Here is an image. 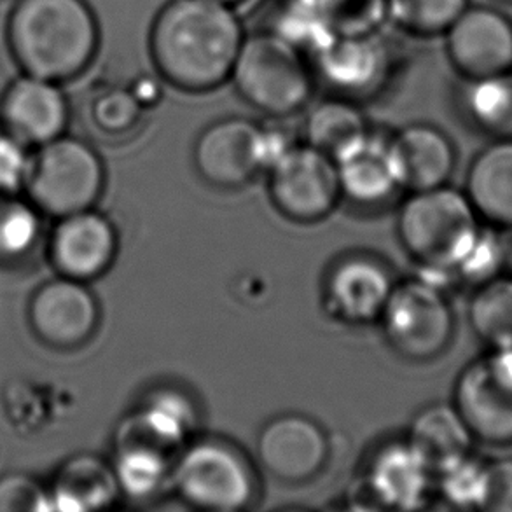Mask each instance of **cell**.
Wrapping results in <instances>:
<instances>
[{
  "label": "cell",
  "mask_w": 512,
  "mask_h": 512,
  "mask_svg": "<svg viewBox=\"0 0 512 512\" xmlns=\"http://www.w3.org/2000/svg\"><path fill=\"white\" fill-rule=\"evenodd\" d=\"M233 6L215 0H170L149 32V55L163 83L207 93L228 83L245 41Z\"/></svg>",
  "instance_id": "6da1fadb"
},
{
  "label": "cell",
  "mask_w": 512,
  "mask_h": 512,
  "mask_svg": "<svg viewBox=\"0 0 512 512\" xmlns=\"http://www.w3.org/2000/svg\"><path fill=\"white\" fill-rule=\"evenodd\" d=\"M100 32L84 0H20L9 20V46L27 76L53 83L88 69Z\"/></svg>",
  "instance_id": "7a4b0ae2"
},
{
  "label": "cell",
  "mask_w": 512,
  "mask_h": 512,
  "mask_svg": "<svg viewBox=\"0 0 512 512\" xmlns=\"http://www.w3.org/2000/svg\"><path fill=\"white\" fill-rule=\"evenodd\" d=\"M315 70L305 55L273 32L247 35L229 81L236 93L271 118H289L313 95Z\"/></svg>",
  "instance_id": "3957f363"
},
{
  "label": "cell",
  "mask_w": 512,
  "mask_h": 512,
  "mask_svg": "<svg viewBox=\"0 0 512 512\" xmlns=\"http://www.w3.org/2000/svg\"><path fill=\"white\" fill-rule=\"evenodd\" d=\"M399 236L422 268L451 271L478 240V212L467 194L450 187L416 191L401 208Z\"/></svg>",
  "instance_id": "277c9868"
},
{
  "label": "cell",
  "mask_w": 512,
  "mask_h": 512,
  "mask_svg": "<svg viewBox=\"0 0 512 512\" xmlns=\"http://www.w3.org/2000/svg\"><path fill=\"white\" fill-rule=\"evenodd\" d=\"M25 186L37 210L62 219L90 210L104 187V167L88 144L58 137L30 160Z\"/></svg>",
  "instance_id": "5b68a950"
},
{
  "label": "cell",
  "mask_w": 512,
  "mask_h": 512,
  "mask_svg": "<svg viewBox=\"0 0 512 512\" xmlns=\"http://www.w3.org/2000/svg\"><path fill=\"white\" fill-rule=\"evenodd\" d=\"M381 319L390 345L406 359H434L453 336V313L443 291L420 278L392 287Z\"/></svg>",
  "instance_id": "8992f818"
},
{
  "label": "cell",
  "mask_w": 512,
  "mask_h": 512,
  "mask_svg": "<svg viewBox=\"0 0 512 512\" xmlns=\"http://www.w3.org/2000/svg\"><path fill=\"white\" fill-rule=\"evenodd\" d=\"M173 485L180 499L207 511H240L254 495L249 465L235 450L215 441L194 444L177 460Z\"/></svg>",
  "instance_id": "52a82bcc"
},
{
  "label": "cell",
  "mask_w": 512,
  "mask_h": 512,
  "mask_svg": "<svg viewBox=\"0 0 512 512\" xmlns=\"http://www.w3.org/2000/svg\"><path fill=\"white\" fill-rule=\"evenodd\" d=\"M455 408L472 436L512 444V348H493L465 367L455 387Z\"/></svg>",
  "instance_id": "ba28073f"
},
{
  "label": "cell",
  "mask_w": 512,
  "mask_h": 512,
  "mask_svg": "<svg viewBox=\"0 0 512 512\" xmlns=\"http://www.w3.org/2000/svg\"><path fill=\"white\" fill-rule=\"evenodd\" d=\"M270 172L271 200L292 221H320L338 203L341 184L336 163L315 147H292Z\"/></svg>",
  "instance_id": "9c48e42d"
},
{
  "label": "cell",
  "mask_w": 512,
  "mask_h": 512,
  "mask_svg": "<svg viewBox=\"0 0 512 512\" xmlns=\"http://www.w3.org/2000/svg\"><path fill=\"white\" fill-rule=\"evenodd\" d=\"M446 35V53L465 79L512 70V21L492 7H467Z\"/></svg>",
  "instance_id": "30bf717a"
},
{
  "label": "cell",
  "mask_w": 512,
  "mask_h": 512,
  "mask_svg": "<svg viewBox=\"0 0 512 512\" xmlns=\"http://www.w3.org/2000/svg\"><path fill=\"white\" fill-rule=\"evenodd\" d=\"M28 320L39 340L74 348L90 338L98 322L97 301L83 282L60 277L41 285L28 306Z\"/></svg>",
  "instance_id": "8fae6325"
},
{
  "label": "cell",
  "mask_w": 512,
  "mask_h": 512,
  "mask_svg": "<svg viewBox=\"0 0 512 512\" xmlns=\"http://www.w3.org/2000/svg\"><path fill=\"white\" fill-rule=\"evenodd\" d=\"M315 76L340 97H369L383 88L394 69L392 49L380 32L364 37H336L312 62Z\"/></svg>",
  "instance_id": "7c38bea8"
},
{
  "label": "cell",
  "mask_w": 512,
  "mask_h": 512,
  "mask_svg": "<svg viewBox=\"0 0 512 512\" xmlns=\"http://www.w3.org/2000/svg\"><path fill=\"white\" fill-rule=\"evenodd\" d=\"M116 231L104 215L83 210L60 219L51 236V263L62 277L86 282L100 277L116 254Z\"/></svg>",
  "instance_id": "4fadbf2b"
},
{
  "label": "cell",
  "mask_w": 512,
  "mask_h": 512,
  "mask_svg": "<svg viewBox=\"0 0 512 512\" xmlns=\"http://www.w3.org/2000/svg\"><path fill=\"white\" fill-rule=\"evenodd\" d=\"M257 453L264 469L275 478L301 483L322 469L327 439L319 425L305 416H278L261 432Z\"/></svg>",
  "instance_id": "5bb4252c"
},
{
  "label": "cell",
  "mask_w": 512,
  "mask_h": 512,
  "mask_svg": "<svg viewBox=\"0 0 512 512\" xmlns=\"http://www.w3.org/2000/svg\"><path fill=\"white\" fill-rule=\"evenodd\" d=\"M0 116L4 132L23 146H44L62 137L69 119V105L53 81L25 76L6 91Z\"/></svg>",
  "instance_id": "9a60e30c"
},
{
  "label": "cell",
  "mask_w": 512,
  "mask_h": 512,
  "mask_svg": "<svg viewBox=\"0 0 512 512\" xmlns=\"http://www.w3.org/2000/svg\"><path fill=\"white\" fill-rule=\"evenodd\" d=\"M259 139L261 128L249 119L217 121L196 142V168L215 186H242L261 168Z\"/></svg>",
  "instance_id": "2e32d148"
},
{
  "label": "cell",
  "mask_w": 512,
  "mask_h": 512,
  "mask_svg": "<svg viewBox=\"0 0 512 512\" xmlns=\"http://www.w3.org/2000/svg\"><path fill=\"white\" fill-rule=\"evenodd\" d=\"M194 422L196 415L186 397L175 392H156L119 425L116 448L142 446L170 457L189 437Z\"/></svg>",
  "instance_id": "e0dca14e"
},
{
  "label": "cell",
  "mask_w": 512,
  "mask_h": 512,
  "mask_svg": "<svg viewBox=\"0 0 512 512\" xmlns=\"http://www.w3.org/2000/svg\"><path fill=\"white\" fill-rule=\"evenodd\" d=\"M390 153L397 184L413 193L444 186L455 167V149L434 126L404 128L390 140Z\"/></svg>",
  "instance_id": "ac0fdd59"
},
{
  "label": "cell",
  "mask_w": 512,
  "mask_h": 512,
  "mask_svg": "<svg viewBox=\"0 0 512 512\" xmlns=\"http://www.w3.org/2000/svg\"><path fill=\"white\" fill-rule=\"evenodd\" d=\"M430 476L429 465L411 444H392L374 458L362 485L374 507L416 509L425 504Z\"/></svg>",
  "instance_id": "d6986e66"
},
{
  "label": "cell",
  "mask_w": 512,
  "mask_h": 512,
  "mask_svg": "<svg viewBox=\"0 0 512 512\" xmlns=\"http://www.w3.org/2000/svg\"><path fill=\"white\" fill-rule=\"evenodd\" d=\"M334 163L340 175L341 191L364 205L385 200L399 186L390 140L380 139L373 133H364L345 147Z\"/></svg>",
  "instance_id": "ffe728a7"
},
{
  "label": "cell",
  "mask_w": 512,
  "mask_h": 512,
  "mask_svg": "<svg viewBox=\"0 0 512 512\" xmlns=\"http://www.w3.org/2000/svg\"><path fill=\"white\" fill-rule=\"evenodd\" d=\"M329 301L350 322H369L381 317L392 292L387 271L369 259H348L329 278Z\"/></svg>",
  "instance_id": "44dd1931"
},
{
  "label": "cell",
  "mask_w": 512,
  "mask_h": 512,
  "mask_svg": "<svg viewBox=\"0 0 512 512\" xmlns=\"http://www.w3.org/2000/svg\"><path fill=\"white\" fill-rule=\"evenodd\" d=\"M465 194L483 219L512 226V139L497 140L472 161Z\"/></svg>",
  "instance_id": "7402d4cb"
},
{
  "label": "cell",
  "mask_w": 512,
  "mask_h": 512,
  "mask_svg": "<svg viewBox=\"0 0 512 512\" xmlns=\"http://www.w3.org/2000/svg\"><path fill=\"white\" fill-rule=\"evenodd\" d=\"M472 437L455 406L434 404L413 420L408 443L429 465L432 474H439L469 455Z\"/></svg>",
  "instance_id": "603a6c76"
},
{
  "label": "cell",
  "mask_w": 512,
  "mask_h": 512,
  "mask_svg": "<svg viewBox=\"0 0 512 512\" xmlns=\"http://www.w3.org/2000/svg\"><path fill=\"white\" fill-rule=\"evenodd\" d=\"M118 490L114 469L93 455H79L70 458L56 472L55 483L49 492L51 511L102 509L111 504Z\"/></svg>",
  "instance_id": "cb8c5ba5"
},
{
  "label": "cell",
  "mask_w": 512,
  "mask_h": 512,
  "mask_svg": "<svg viewBox=\"0 0 512 512\" xmlns=\"http://www.w3.org/2000/svg\"><path fill=\"white\" fill-rule=\"evenodd\" d=\"M308 146L336 158L367 133L366 119L350 98L334 97L313 107L305 123Z\"/></svg>",
  "instance_id": "d4e9b609"
},
{
  "label": "cell",
  "mask_w": 512,
  "mask_h": 512,
  "mask_svg": "<svg viewBox=\"0 0 512 512\" xmlns=\"http://www.w3.org/2000/svg\"><path fill=\"white\" fill-rule=\"evenodd\" d=\"M472 123L499 140L512 139V70L472 79L464 93Z\"/></svg>",
  "instance_id": "484cf974"
},
{
  "label": "cell",
  "mask_w": 512,
  "mask_h": 512,
  "mask_svg": "<svg viewBox=\"0 0 512 512\" xmlns=\"http://www.w3.org/2000/svg\"><path fill=\"white\" fill-rule=\"evenodd\" d=\"M474 333L492 348H512V277L481 284L469 306Z\"/></svg>",
  "instance_id": "4316f807"
},
{
  "label": "cell",
  "mask_w": 512,
  "mask_h": 512,
  "mask_svg": "<svg viewBox=\"0 0 512 512\" xmlns=\"http://www.w3.org/2000/svg\"><path fill=\"white\" fill-rule=\"evenodd\" d=\"M270 32L313 62L336 39L319 7L306 0H284L273 16Z\"/></svg>",
  "instance_id": "83f0119b"
},
{
  "label": "cell",
  "mask_w": 512,
  "mask_h": 512,
  "mask_svg": "<svg viewBox=\"0 0 512 512\" xmlns=\"http://www.w3.org/2000/svg\"><path fill=\"white\" fill-rule=\"evenodd\" d=\"M469 7V0H387L388 18L416 37L441 35Z\"/></svg>",
  "instance_id": "f1b7e54d"
},
{
  "label": "cell",
  "mask_w": 512,
  "mask_h": 512,
  "mask_svg": "<svg viewBox=\"0 0 512 512\" xmlns=\"http://www.w3.org/2000/svg\"><path fill=\"white\" fill-rule=\"evenodd\" d=\"M116 453L118 462L114 472L119 488L133 499H146L165 483L170 467L167 455L140 446L116 448Z\"/></svg>",
  "instance_id": "f546056e"
},
{
  "label": "cell",
  "mask_w": 512,
  "mask_h": 512,
  "mask_svg": "<svg viewBox=\"0 0 512 512\" xmlns=\"http://www.w3.org/2000/svg\"><path fill=\"white\" fill-rule=\"evenodd\" d=\"M317 7L336 37L378 34L388 20L387 0H317Z\"/></svg>",
  "instance_id": "4dcf8cb0"
},
{
  "label": "cell",
  "mask_w": 512,
  "mask_h": 512,
  "mask_svg": "<svg viewBox=\"0 0 512 512\" xmlns=\"http://www.w3.org/2000/svg\"><path fill=\"white\" fill-rule=\"evenodd\" d=\"M41 233L37 208L14 198H0V259L16 261L34 249Z\"/></svg>",
  "instance_id": "1f68e13d"
},
{
  "label": "cell",
  "mask_w": 512,
  "mask_h": 512,
  "mask_svg": "<svg viewBox=\"0 0 512 512\" xmlns=\"http://www.w3.org/2000/svg\"><path fill=\"white\" fill-rule=\"evenodd\" d=\"M144 107L133 97L130 88H114L104 91L93 102L91 118L98 130L107 135H123L139 125Z\"/></svg>",
  "instance_id": "d6a6232c"
},
{
  "label": "cell",
  "mask_w": 512,
  "mask_h": 512,
  "mask_svg": "<svg viewBox=\"0 0 512 512\" xmlns=\"http://www.w3.org/2000/svg\"><path fill=\"white\" fill-rule=\"evenodd\" d=\"M439 478L441 492L451 504L481 509L485 499L486 465L474 462L467 455L457 464L439 472Z\"/></svg>",
  "instance_id": "836d02e7"
},
{
  "label": "cell",
  "mask_w": 512,
  "mask_h": 512,
  "mask_svg": "<svg viewBox=\"0 0 512 512\" xmlns=\"http://www.w3.org/2000/svg\"><path fill=\"white\" fill-rule=\"evenodd\" d=\"M51 511V499L35 479L25 474L0 478V512Z\"/></svg>",
  "instance_id": "e575fe53"
},
{
  "label": "cell",
  "mask_w": 512,
  "mask_h": 512,
  "mask_svg": "<svg viewBox=\"0 0 512 512\" xmlns=\"http://www.w3.org/2000/svg\"><path fill=\"white\" fill-rule=\"evenodd\" d=\"M500 270H502V264H500L499 236L490 231H481L471 252L462 263L458 264L455 275H460L474 284H485L488 280L499 277L497 273Z\"/></svg>",
  "instance_id": "d590c367"
},
{
  "label": "cell",
  "mask_w": 512,
  "mask_h": 512,
  "mask_svg": "<svg viewBox=\"0 0 512 512\" xmlns=\"http://www.w3.org/2000/svg\"><path fill=\"white\" fill-rule=\"evenodd\" d=\"M28 160L25 146L7 132H0V193H14L25 186Z\"/></svg>",
  "instance_id": "8d00e7d4"
},
{
  "label": "cell",
  "mask_w": 512,
  "mask_h": 512,
  "mask_svg": "<svg viewBox=\"0 0 512 512\" xmlns=\"http://www.w3.org/2000/svg\"><path fill=\"white\" fill-rule=\"evenodd\" d=\"M481 509L512 512V458L486 465L485 499Z\"/></svg>",
  "instance_id": "74e56055"
},
{
  "label": "cell",
  "mask_w": 512,
  "mask_h": 512,
  "mask_svg": "<svg viewBox=\"0 0 512 512\" xmlns=\"http://www.w3.org/2000/svg\"><path fill=\"white\" fill-rule=\"evenodd\" d=\"M294 147L291 137L284 130L261 128L259 139V165L270 170Z\"/></svg>",
  "instance_id": "f35d334b"
},
{
  "label": "cell",
  "mask_w": 512,
  "mask_h": 512,
  "mask_svg": "<svg viewBox=\"0 0 512 512\" xmlns=\"http://www.w3.org/2000/svg\"><path fill=\"white\" fill-rule=\"evenodd\" d=\"M130 91L133 93V97L139 100V104L144 107V111L149 107H154L161 100V77L144 76L139 77L133 86H130Z\"/></svg>",
  "instance_id": "ab89813d"
},
{
  "label": "cell",
  "mask_w": 512,
  "mask_h": 512,
  "mask_svg": "<svg viewBox=\"0 0 512 512\" xmlns=\"http://www.w3.org/2000/svg\"><path fill=\"white\" fill-rule=\"evenodd\" d=\"M499 236V247H500V264H502V270L506 271L507 275L512 277V226L502 228Z\"/></svg>",
  "instance_id": "60d3db41"
},
{
  "label": "cell",
  "mask_w": 512,
  "mask_h": 512,
  "mask_svg": "<svg viewBox=\"0 0 512 512\" xmlns=\"http://www.w3.org/2000/svg\"><path fill=\"white\" fill-rule=\"evenodd\" d=\"M215 2H221V4H228V6L235 7L236 4H240L243 0H215Z\"/></svg>",
  "instance_id": "b9f144b4"
},
{
  "label": "cell",
  "mask_w": 512,
  "mask_h": 512,
  "mask_svg": "<svg viewBox=\"0 0 512 512\" xmlns=\"http://www.w3.org/2000/svg\"><path fill=\"white\" fill-rule=\"evenodd\" d=\"M306 2H313V4H317V0H306Z\"/></svg>",
  "instance_id": "7bdbcfd3"
}]
</instances>
